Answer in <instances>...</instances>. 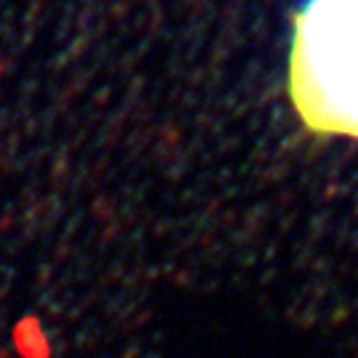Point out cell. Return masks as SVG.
Returning a JSON list of instances; mask_svg holds the SVG:
<instances>
[{"label":"cell","instance_id":"1","mask_svg":"<svg viewBox=\"0 0 358 358\" xmlns=\"http://www.w3.org/2000/svg\"><path fill=\"white\" fill-rule=\"evenodd\" d=\"M287 93L310 136L358 141V0H306L292 13Z\"/></svg>","mask_w":358,"mask_h":358}]
</instances>
